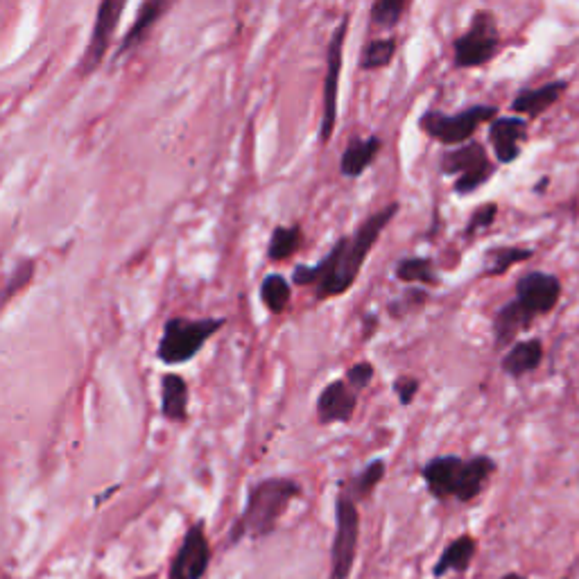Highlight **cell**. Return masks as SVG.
I'll list each match as a JSON object with an SVG mask.
<instances>
[{"instance_id":"obj_1","label":"cell","mask_w":579,"mask_h":579,"mask_svg":"<svg viewBox=\"0 0 579 579\" xmlns=\"http://www.w3.org/2000/svg\"><path fill=\"white\" fill-rule=\"evenodd\" d=\"M399 209V202H390L383 209L369 213L356 231L335 240L322 261L315 265H297L292 272V283L313 290L317 301L347 295L351 285L358 281L371 249L378 245L380 236L390 227Z\"/></svg>"},{"instance_id":"obj_2","label":"cell","mask_w":579,"mask_h":579,"mask_svg":"<svg viewBox=\"0 0 579 579\" xmlns=\"http://www.w3.org/2000/svg\"><path fill=\"white\" fill-rule=\"evenodd\" d=\"M304 489L297 480L272 475L254 482L247 489L245 507L229 530V546L243 541H261L276 532L290 505L301 498Z\"/></svg>"},{"instance_id":"obj_3","label":"cell","mask_w":579,"mask_h":579,"mask_svg":"<svg viewBox=\"0 0 579 579\" xmlns=\"http://www.w3.org/2000/svg\"><path fill=\"white\" fill-rule=\"evenodd\" d=\"M498 471V464L489 455H439L421 466V480L426 482L428 494L446 503V500H457V503H473L482 491L487 489L489 480Z\"/></svg>"},{"instance_id":"obj_4","label":"cell","mask_w":579,"mask_h":579,"mask_svg":"<svg viewBox=\"0 0 579 579\" xmlns=\"http://www.w3.org/2000/svg\"><path fill=\"white\" fill-rule=\"evenodd\" d=\"M227 326L224 317H170L163 326L157 358L163 365H186L200 353L213 335Z\"/></svg>"},{"instance_id":"obj_5","label":"cell","mask_w":579,"mask_h":579,"mask_svg":"<svg viewBox=\"0 0 579 579\" xmlns=\"http://www.w3.org/2000/svg\"><path fill=\"white\" fill-rule=\"evenodd\" d=\"M494 118H498L496 105H471L462 111H455V114L430 109L419 118V129L432 141L457 148V145L473 141L480 125H489Z\"/></svg>"},{"instance_id":"obj_6","label":"cell","mask_w":579,"mask_h":579,"mask_svg":"<svg viewBox=\"0 0 579 579\" xmlns=\"http://www.w3.org/2000/svg\"><path fill=\"white\" fill-rule=\"evenodd\" d=\"M439 172L446 177H455L453 193L455 195H473L487 181L494 177L496 163L489 159V152L482 143L469 141L457 148L446 150L439 157Z\"/></svg>"},{"instance_id":"obj_7","label":"cell","mask_w":579,"mask_h":579,"mask_svg":"<svg viewBox=\"0 0 579 579\" xmlns=\"http://www.w3.org/2000/svg\"><path fill=\"white\" fill-rule=\"evenodd\" d=\"M500 48V30L496 14L491 10H475L471 23L453 41V64L460 71L482 68L491 64Z\"/></svg>"},{"instance_id":"obj_8","label":"cell","mask_w":579,"mask_h":579,"mask_svg":"<svg viewBox=\"0 0 579 579\" xmlns=\"http://www.w3.org/2000/svg\"><path fill=\"white\" fill-rule=\"evenodd\" d=\"M360 509L358 503L340 491L335 500V534L331 543L328 579H349L358 559Z\"/></svg>"},{"instance_id":"obj_9","label":"cell","mask_w":579,"mask_h":579,"mask_svg":"<svg viewBox=\"0 0 579 579\" xmlns=\"http://www.w3.org/2000/svg\"><path fill=\"white\" fill-rule=\"evenodd\" d=\"M349 34V14L342 16V21L331 34L326 48V75H324V93H322V120H319V141L324 145L331 141L337 123V95H340V77L344 68V43Z\"/></svg>"},{"instance_id":"obj_10","label":"cell","mask_w":579,"mask_h":579,"mask_svg":"<svg viewBox=\"0 0 579 579\" xmlns=\"http://www.w3.org/2000/svg\"><path fill=\"white\" fill-rule=\"evenodd\" d=\"M561 281L559 276L550 272H527L521 279L516 281V295H514V306L521 310L525 319L530 324L537 322V319L550 315L552 310L557 308L561 299Z\"/></svg>"},{"instance_id":"obj_11","label":"cell","mask_w":579,"mask_h":579,"mask_svg":"<svg viewBox=\"0 0 579 579\" xmlns=\"http://www.w3.org/2000/svg\"><path fill=\"white\" fill-rule=\"evenodd\" d=\"M125 12L123 0H102L98 7V14H95V23L91 30L89 46H86L82 62H80V73L91 75L95 68H98L109 53L111 43H114L120 16Z\"/></svg>"},{"instance_id":"obj_12","label":"cell","mask_w":579,"mask_h":579,"mask_svg":"<svg viewBox=\"0 0 579 579\" xmlns=\"http://www.w3.org/2000/svg\"><path fill=\"white\" fill-rule=\"evenodd\" d=\"M211 543L206 537L204 521H197L188 527L184 541L172 557L168 579H204L206 570L211 566Z\"/></svg>"},{"instance_id":"obj_13","label":"cell","mask_w":579,"mask_h":579,"mask_svg":"<svg viewBox=\"0 0 579 579\" xmlns=\"http://www.w3.org/2000/svg\"><path fill=\"white\" fill-rule=\"evenodd\" d=\"M530 136V120L521 116H498L489 123V143L500 166H509L521 157Z\"/></svg>"},{"instance_id":"obj_14","label":"cell","mask_w":579,"mask_h":579,"mask_svg":"<svg viewBox=\"0 0 579 579\" xmlns=\"http://www.w3.org/2000/svg\"><path fill=\"white\" fill-rule=\"evenodd\" d=\"M358 410V394L344 383L342 378H335L328 383L317 396V421L322 426H333V423H349Z\"/></svg>"},{"instance_id":"obj_15","label":"cell","mask_w":579,"mask_h":579,"mask_svg":"<svg viewBox=\"0 0 579 579\" xmlns=\"http://www.w3.org/2000/svg\"><path fill=\"white\" fill-rule=\"evenodd\" d=\"M566 91L568 80H552L537 86V89H521L509 105V111H512V116H521L525 120L541 118L564 98Z\"/></svg>"},{"instance_id":"obj_16","label":"cell","mask_w":579,"mask_h":579,"mask_svg":"<svg viewBox=\"0 0 579 579\" xmlns=\"http://www.w3.org/2000/svg\"><path fill=\"white\" fill-rule=\"evenodd\" d=\"M380 150H383V138L380 136H353L347 150L340 159V175L347 179H358L374 166Z\"/></svg>"},{"instance_id":"obj_17","label":"cell","mask_w":579,"mask_h":579,"mask_svg":"<svg viewBox=\"0 0 579 579\" xmlns=\"http://www.w3.org/2000/svg\"><path fill=\"white\" fill-rule=\"evenodd\" d=\"M543 342L539 337H530V340H516L512 347L507 349V353L500 360V371L509 378H523L532 371H537L543 362Z\"/></svg>"},{"instance_id":"obj_18","label":"cell","mask_w":579,"mask_h":579,"mask_svg":"<svg viewBox=\"0 0 579 579\" xmlns=\"http://www.w3.org/2000/svg\"><path fill=\"white\" fill-rule=\"evenodd\" d=\"M170 7L172 3H168V0H148V3H143L141 7H138L136 19L132 25H129L123 41H120L116 57H125L129 50L141 46V43L148 39V34L154 30V25L163 19V14H166Z\"/></svg>"},{"instance_id":"obj_19","label":"cell","mask_w":579,"mask_h":579,"mask_svg":"<svg viewBox=\"0 0 579 579\" xmlns=\"http://www.w3.org/2000/svg\"><path fill=\"white\" fill-rule=\"evenodd\" d=\"M475 555H478V541L471 534H462V537L453 539L444 548L442 555L432 566V577H446V575H464L471 568Z\"/></svg>"},{"instance_id":"obj_20","label":"cell","mask_w":579,"mask_h":579,"mask_svg":"<svg viewBox=\"0 0 579 579\" xmlns=\"http://www.w3.org/2000/svg\"><path fill=\"white\" fill-rule=\"evenodd\" d=\"M190 390L181 374H163L161 378V414L172 423L188 421Z\"/></svg>"},{"instance_id":"obj_21","label":"cell","mask_w":579,"mask_h":579,"mask_svg":"<svg viewBox=\"0 0 579 579\" xmlns=\"http://www.w3.org/2000/svg\"><path fill=\"white\" fill-rule=\"evenodd\" d=\"M385 473H387V464L385 460H371L365 469H362L358 475H353L349 482H342L340 491H344L353 503H362V500H367L374 496V491L378 489L380 482L385 480Z\"/></svg>"},{"instance_id":"obj_22","label":"cell","mask_w":579,"mask_h":579,"mask_svg":"<svg viewBox=\"0 0 579 579\" xmlns=\"http://www.w3.org/2000/svg\"><path fill=\"white\" fill-rule=\"evenodd\" d=\"M534 256V249L530 247H491L485 252V265H482V276H503L514 265H521L525 261H530Z\"/></svg>"},{"instance_id":"obj_23","label":"cell","mask_w":579,"mask_h":579,"mask_svg":"<svg viewBox=\"0 0 579 579\" xmlns=\"http://www.w3.org/2000/svg\"><path fill=\"white\" fill-rule=\"evenodd\" d=\"M396 50H399V41L396 37H376L369 39L360 50V62L358 66L362 71H383V68L390 66L396 57Z\"/></svg>"},{"instance_id":"obj_24","label":"cell","mask_w":579,"mask_h":579,"mask_svg":"<svg viewBox=\"0 0 579 579\" xmlns=\"http://www.w3.org/2000/svg\"><path fill=\"white\" fill-rule=\"evenodd\" d=\"M394 276L401 283H419L426 288H435L439 285V276L435 270V263L428 256H405L394 267Z\"/></svg>"},{"instance_id":"obj_25","label":"cell","mask_w":579,"mask_h":579,"mask_svg":"<svg viewBox=\"0 0 579 579\" xmlns=\"http://www.w3.org/2000/svg\"><path fill=\"white\" fill-rule=\"evenodd\" d=\"M304 243V229L301 224H290V227H276L270 236V243H267V258L272 263H283L292 258V254Z\"/></svg>"},{"instance_id":"obj_26","label":"cell","mask_w":579,"mask_h":579,"mask_svg":"<svg viewBox=\"0 0 579 579\" xmlns=\"http://www.w3.org/2000/svg\"><path fill=\"white\" fill-rule=\"evenodd\" d=\"M261 301L272 315H283L292 301V288L288 279L276 272L267 274L261 283Z\"/></svg>"},{"instance_id":"obj_27","label":"cell","mask_w":579,"mask_h":579,"mask_svg":"<svg viewBox=\"0 0 579 579\" xmlns=\"http://www.w3.org/2000/svg\"><path fill=\"white\" fill-rule=\"evenodd\" d=\"M408 7L405 0H376L369 10V23L378 30H394Z\"/></svg>"},{"instance_id":"obj_28","label":"cell","mask_w":579,"mask_h":579,"mask_svg":"<svg viewBox=\"0 0 579 579\" xmlns=\"http://www.w3.org/2000/svg\"><path fill=\"white\" fill-rule=\"evenodd\" d=\"M34 276V261L28 258V261H23L21 265H16V270L12 272L10 279L3 285V290H0V306H5L7 301H10L16 292H21L25 285L32 281Z\"/></svg>"},{"instance_id":"obj_29","label":"cell","mask_w":579,"mask_h":579,"mask_svg":"<svg viewBox=\"0 0 579 579\" xmlns=\"http://www.w3.org/2000/svg\"><path fill=\"white\" fill-rule=\"evenodd\" d=\"M496 220H498V204H494V202L482 204V206H478V209H475V211L471 213L469 222H466L464 236H466V238L478 236V233L494 227Z\"/></svg>"},{"instance_id":"obj_30","label":"cell","mask_w":579,"mask_h":579,"mask_svg":"<svg viewBox=\"0 0 579 579\" xmlns=\"http://www.w3.org/2000/svg\"><path fill=\"white\" fill-rule=\"evenodd\" d=\"M374 376H376V367L371 365V362L362 360V362H356V365H351L347 371H344L342 380L351 387L353 392L360 394V392H365L367 387L371 385V380H374Z\"/></svg>"},{"instance_id":"obj_31","label":"cell","mask_w":579,"mask_h":579,"mask_svg":"<svg viewBox=\"0 0 579 579\" xmlns=\"http://www.w3.org/2000/svg\"><path fill=\"white\" fill-rule=\"evenodd\" d=\"M423 304H428V292L423 288H412L405 292L401 299L392 301V304L387 306V310H390L394 317H403L405 313H410V310L414 308H421Z\"/></svg>"},{"instance_id":"obj_32","label":"cell","mask_w":579,"mask_h":579,"mask_svg":"<svg viewBox=\"0 0 579 579\" xmlns=\"http://www.w3.org/2000/svg\"><path fill=\"white\" fill-rule=\"evenodd\" d=\"M392 390L403 408H408V405H412L414 399H417V394L421 390V380L417 376H399L394 380Z\"/></svg>"},{"instance_id":"obj_33","label":"cell","mask_w":579,"mask_h":579,"mask_svg":"<svg viewBox=\"0 0 579 579\" xmlns=\"http://www.w3.org/2000/svg\"><path fill=\"white\" fill-rule=\"evenodd\" d=\"M376 326H378V317L376 315H367L365 317V340L369 337V333L371 335L376 333Z\"/></svg>"},{"instance_id":"obj_34","label":"cell","mask_w":579,"mask_h":579,"mask_svg":"<svg viewBox=\"0 0 579 579\" xmlns=\"http://www.w3.org/2000/svg\"><path fill=\"white\" fill-rule=\"evenodd\" d=\"M500 579H527V577L521 575V573H505Z\"/></svg>"},{"instance_id":"obj_35","label":"cell","mask_w":579,"mask_h":579,"mask_svg":"<svg viewBox=\"0 0 579 579\" xmlns=\"http://www.w3.org/2000/svg\"><path fill=\"white\" fill-rule=\"evenodd\" d=\"M546 186H548V179H546V177H543V179H541V184L537 186V193H541V190H543V188H546Z\"/></svg>"}]
</instances>
